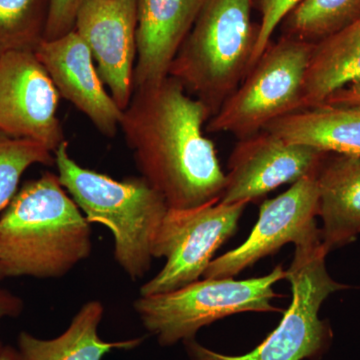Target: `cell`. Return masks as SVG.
Segmentation results:
<instances>
[{"mask_svg": "<svg viewBox=\"0 0 360 360\" xmlns=\"http://www.w3.org/2000/svg\"><path fill=\"white\" fill-rule=\"evenodd\" d=\"M210 115L176 78L134 90L120 129L141 177L168 210H189L220 200L226 174L205 136Z\"/></svg>", "mask_w": 360, "mask_h": 360, "instance_id": "6da1fadb", "label": "cell"}, {"mask_svg": "<svg viewBox=\"0 0 360 360\" xmlns=\"http://www.w3.org/2000/svg\"><path fill=\"white\" fill-rule=\"evenodd\" d=\"M90 251V224L51 172L25 184L0 217V278L61 277Z\"/></svg>", "mask_w": 360, "mask_h": 360, "instance_id": "7a4b0ae2", "label": "cell"}, {"mask_svg": "<svg viewBox=\"0 0 360 360\" xmlns=\"http://www.w3.org/2000/svg\"><path fill=\"white\" fill-rule=\"evenodd\" d=\"M54 165L87 221L112 232L115 259L125 274L134 281L146 276L168 212L165 198L142 177L118 181L82 167L70 155L66 141L54 151Z\"/></svg>", "mask_w": 360, "mask_h": 360, "instance_id": "3957f363", "label": "cell"}, {"mask_svg": "<svg viewBox=\"0 0 360 360\" xmlns=\"http://www.w3.org/2000/svg\"><path fill=\"white\" fill-rule=\"evenodd\" d=\"M252 7L253 0H205L170 66L168 77L205 104L212 117L251 70L258 37Z\"/></svg>", "mask_w": 360, "mask_h": 360, "instance_id": "277c9868", "label": "cell"}, {"mask_svg": "<svg viewBox=\"0 0 360 360\" xmlns=\"http://www.w3.org/2000/svg\"><path fill=\"white\" fill-rule=\"evenodd\" d=\"M328 250L321 238L295 245V257L285 278L291 284L292 302L283 311L278 326L248 354L226 355L208 349L194 340L184 341L193 360H316L331 340L326 322L319 319L322 303L335 291L345 288L329 276Z\"/></svg>", "mask_w": 360, "mask_h": 360, "instance_id": "5b68a950", "label": "cell"}, {"mask_svg": "<svg viewBox=\"0 0 360 360\" xmlns=\"http://www.w3.org/2000/svg\"><path fill=\"white\" fill-rule=\"evenodd\" d=\"M285 276L283 265H277L267 276L257 278H205L169 292L141 295L135 300L134 309L161 347H172L194 340L203 326L229 315L283 312L270 302L281 297L274 285Z\"/></svg>", "mask_w": 360, "mask_h": 360, "instance_id": "8992f818", "label": "cell"}, {"mask_svg": "<svg viewBox=\"0 0 360 360\" xmlns=\"http://www.w3.org/2000/svg\"><path fill=\"white\" fill-rule=\"evenodd\" d=\"M314 46L288 37L270 42L238 89L206 123L205 132L245 139L300 110Z\"/></svg>", "mask_w": 360, "mask_h": 360, "instance_id": "52a82bcc", "label": "cell"}, {"mask_svg": "<svg viewBox=\"0 0 360 360\" xmlns=\"http://www.w3.org/2000/svg\"><path fill=\"white\" fill-rule=\"evenodd\" d=\"M248 202L212 201L189 210H168L153 245L163 269L141 286V295H160L200 281L213 255L233 236Z\"/></svg>", "mask_w": 360, "mask_h": 360, "instance_id": "ba28073f", "label": "cell"}, {"mask_svg": "<svg viewBox=\"0 0 360 360\" xmlns=\"http://www.w3.org/2000/svg\"><path fill=\"white\" fill-rule=\"evenodd\" d=\"M59 96L34 51L0 54V131L54 153L65 141L58 117Z\"/></svg>", "mask_w": 360, "mask_h": 360, "instance_id": "9c48e42d", "label": "cell"}, {"mask_svg": "<svg viewBox=\"0 0 360 360\" xmlns=\"http://www.w3.org/2000/svg\"><path fill=\"white\" fill-rule=\"evenodd\" d=\"M319 212L316 174L297 180L285 193L262 202L259 219L248 238L236 250L213 259L203 277H234L286 243L298 245L321 238L315 221Z\"/></svg>", "mask_w": 360, "mask_h": 360, "instance_id": "30bf717a", "label": "cell"}, {"mask_svg": "<svg viewBox=\"0 0 360 360\" xmlns=\"http://www.w3.org/2000/svg\"><path fill=\"white\" fill-rule=\"evenodd\" d=\"M328 155L260 130L239 139L232 150L220 201L231 205L259 200L283 184L316 174Z\"/></svg>", "mask_w": 360, "mask_h": 360, "instance_id": "8fae6325", "label": "cell"}, {"mask_svg": "<svg viewBox=\"0 0 360 360\" xmlns=\"http://www.w3.org/2000/svg\"><path fill=\"white\" fill-rule=\"evenodd\" d=\"M137 0H86L75 30L91 51L97 72L120 110L134 94Z\"/></svg>", "mask_w": 360, "mask_h": 360, "instance_id": "7c38bea8", "label": "cell"}, {"mask_svg": "<svg viewBox=\"0 0 360 360\" xmlns=\"http://www.w3.org/2000/svg\"><path fill=\"white\" fill-rule=\"evenodd\" d=\"M59 96L89 118L104 136L115 137L123 111L103 86L91 51L75 30L54 40H42L34 51Z\"/></svg>", "mask_w": 360, "mask_h": 360, "instance_id": "4fadbf2b", "label": "cell"}, {"mask_svg": "<svg viewBox=\"0 0 360 360\" xmlns=\"http://www.w3.org/2000/svg\"><path fill=\"white\" fill-rule=\"evenodd\" d=\"M205 0H137L134 90L158 84L198 18Z\"/></svg>", "mask_w": 360, "mask_h": 360, "instance_id": "5bb4252c", "label": "cell"}, {"mask_svg": "<svg viewBox=\"0 0 360 360\" xmlns=\"http://www.w3.org/2000/svg\"><path fill=\"white\" fill-rule=\"evenodd\" d=\"M328 155L316 172L321 240L328 252L360 233V156Z\"/></svg>", "mask_w": 360, "mask_h": 360, "instance_id": "9a60e30c", "label": "cell"}, {"mask_svg": "<svg viewBox=\"0 0 360 360\" xmlns=\"http://www.w3.org/2000/svg\"><path fill=\"white\" fill-rule=\"evenodd\" d=\"M264 129L323 153L360 156V105L319 104L277 118Z\"/></svg>", "mask_w": 360, "mask_h": 360, "instance_id": "2e32d148", "label": "cell"}, {"mask_svg": "<svg viewBox=\"0 0 360 360\" xmlns=\"http://www.w3.org/2000/svg\"><path fill=\"white\" fill-rule=\"evenodd\" d=\"M360 82V20L314 44L304 78L302 108H314Z\"/></svg>", "mask_w": 360, "mask_h": 360, "instance_id": "e0dca14e", "label": "cell"}, {"mask_svg": "<svg viewBox=\"0 0 360 360\" xmlns=\"http://www.w3.org/2000/svg\"><path fill=\"white\" fill-rule=\"evenodd\" d=\"M103 316L99 302L85 303L73 317L70 328L54 340H39L27 333L18 338V349L30 360H101L112 349H132L142 338L106 342L99 338Z\"/></svg>", "mask_w": 360, "mask_h": 360, "instance_id": "ac0fdd59", "label": "cell"}, {"mask_svg": "<svg viewBox=\"0 0 360 360\" xmlns=\"http://www.w3.org/2000/svg\"><path fill=\"white\" fill-rule=\"evenodd\" d=\"M360 20V0H302L281 21L283 37L316 44Z\"/></svg>", "mask_w": 360, "mask_h": 360, "instance_id": "d6986e66", "label": "cell"}, {"mask_svg": "<svg viewBox=\"0 0 360 360\" xmlns=\"http://www.w3.org/2000/svg\"><path fill=\"white\" fill-rule=\"evenodd\" d=\"M49 0H0V53L35 51L44 40Z\"/></svg>", "mask_w": 360, "mask_h": 360, "instance_id": "ffe728a7", "label": "cell"}, {"mask_svg": "<svg viewBox=\"0 0 360 360\" xmlns=\"http://www.w3.org/2000/svg\"><path fill=\"white\" fill-rule=\"evenodd\" d=\"M33 165H54V156L39 142L0 131V212L13 200L21 176Z\"/></svg>", "mask_w": 360, "mask_h": 360, "instance_id": "44dd1931", "label": "cell"}, {"mask_svg": "<svg viewBox=\"0 0 360 360\" xmlns=\"http://www.w3.org/2000/svg\"><path fill=\"white\" fill-rule=\"evenodd\" d=\"M302 0H253V6L260 13L257 46L253 53L252 68L271 42L272 34L283 18Z\"/></svg>", "mask_w": 360, "mask_h": 360, "instance_id": "7402d4cb", "label": "cell"}, {"mask_svg": "<svg viewBox=\"0 0 360 360\" xmlns=\"http://www.w3.org/2000/svg\"><path fill=\"white\" fill-rule=\"evenodd\" d=\"M86 0H49L44 40L58 39L75 28L78 11Z\"/></svg>", "mask_w": 360, "mask_h": 360, "instance_id": "603a6c76", "label": "cell"}, {"mask_svg": "<svg viewBox=\"0 0 360 360\" xmlns=\"http://www.w3.org/2000/svg\"><path fill=\"white\" fill-rule=\"evenodd\" d=\"M323 103L360 105V82L338 90L333 96H329Z\"/></svg>", "mask_w": 360, "mask_h": 360, "instance_id": "cb8c5ba5", "label": "cell"}, {"mask_svg": "<svg viewBox=\"0 0 360 360\" xmlns=\"http://www.w3.org/2000/svg\"><path fill=\"white\" fill-rule=\"evenodd\" d=\"M21 309L22 302L20 298L0 288V319L4 316H16L20 314Z\"/></svg>", "mask_w": 360, "mask_h": 360, "instance_id": "d4e9b609", "label": "cell"}, {"mask_svg": "<svg viewBox=\"0 0 360 360\" xmlns=\"http://www.w3.org/2000/svg\"><path fill=\"white\" fill-rule=\"evenodd\" d=\"M0 360H30L20 349L0 345Z\"/></svg>", "mask_w": 360, "mask_h": 360, "instance_id": "484cf974", "label": "cell"}, {"mask_svg": "<svg viewBox=\"0 0 360 360\" xmlns=\"http://www.w3.org/2000/svg\"><path fill=\"white\" fill-rule=\"evenodd\" d=\"M0 54H1V53H0Z\"/></svg>", "mask_w": 360, "mask_h": 360, "instance_id": "4316f807", "label": "cell"}]
</instances>
